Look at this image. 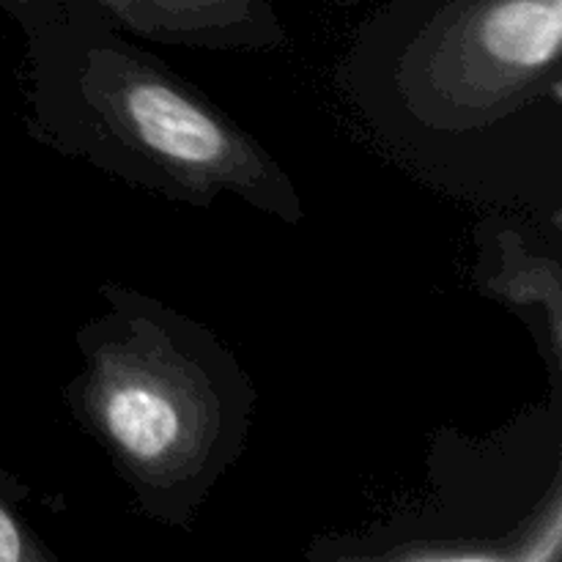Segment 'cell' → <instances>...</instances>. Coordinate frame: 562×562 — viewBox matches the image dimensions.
<instances>
[{"label": "cell", "instance_id": "8", "mask_svg": "<svg viewBox=\"0 0 562 562\" xmlns=\"http://www.w3.org/2000/svg\"><path fill=\"white\" fill-rule=\"evenodd\" d=\"M66 9H71V0H0V14L9 16L20 33L33 31Z\"/></svg>", "mask_w": 562, "mask_h": 562}, {"label": "cell", "instance_id": "1", "mask_svg": "<svg viewBox=\"0 0 562 562\" xmlns=\"http://www.w3.org/2000/svg\"><path fill=\"white\" fill-rule=\"evenodd\" d=\"M335 80L412 179L560 236L562 0H384Z\"/></svg>", "mask_w": 562, "mask_h": 562}, {"label": "cell", "instance_id": "9", "mask_svg": "<svg viewBox=\"0 0 562 562\" xmlns=\"http://www.w3.org/2000/svg\"><path fill=\"white\" fill-rule=\"evenodd\" d=\"M338 3H355V0H338Z\"/></svg>", "mask_w": 562, "mask_h": 562}, {"label": "cell", "instance_id": "7", "mask_svg": "<svg viewBox=\"0 0 562 562\" xmlns=\"http://www.w3.org/2000/svg\"><path fill=\"white\" fill-rule=\"evenodd\" d=\"M25 497L20 481L0 472V562H53L55 552L22 514Z\"/></svg>", "mask_w": 562, "mask_h": 562}, {"label": "cell", "instance_id": "6", "mask_svg": "<svg viewBox=\"0 0 562 562\" xmlns=\"http://www.w3.org/2000/svg\"><path fill=\"white\" fill-rule=\"evenodd\" d=\"M135 42L206 53H272L289 31L272 0H71Z\"/></svg>", "mask_w": 562, "mask_h": 562}, {"label": "cell", "instance_id": "2", "mask_svg": "<svg viewBox=\"0 0 562 562\" xmlns=\"http://www.w3.org/2000/svg\"><path fill=\"white\" fill-rule=\"evenodd\" d=\"M22 42L25 130L49 151L181 206L228 198L305 223V198L269 148L132 36L71 5Z\"/></svg>", "mask_w": 562, "mask_h": 562}, {"label": "cell", "instance_id": "5", "mask_svg": "<svg viewBox=\"0 0 562 562\" xmlns=\"http://www.w3.org/2000/svg\"><path fill=\"white\" fill-rule=\"evenodd\" d=\"M532 225L508 212L483 217L472 239V280L525 322L547 366L549 390H562V258Z\"/></svg>", "mask_w": 562, "mask_h": 562}, {"label": "cell", "instance_id": "3", "mask_svg": "<svg viewBox=\"0 0 562 562\" xmlns=\"http://www.w3.org/2000/svg\"><path fill=\"white\" fill-rule=\"evenodd\" d=\"M99 296L102 311L77 329L66 409L146 519L190 530L250 442L258 387L190 313L115 280Z\"/></svg>", "mask_w": 562, "mask_h": 562}, {"label": "cell", "instance_id": "4", "mask_svg": "<svg viewBox=\"0 0 562 562\" xmlns=\"http://www.w3.org/2000/svg\"><path fill=\"white\" fill-rule=\"evenodd\" d=\"M307 560L560 562L562 390L488 437L439 428L428 445V494L360 532L324 536Z\"/></svg>", "mask_w": 562, "mask_h": 562}]
</instances>
